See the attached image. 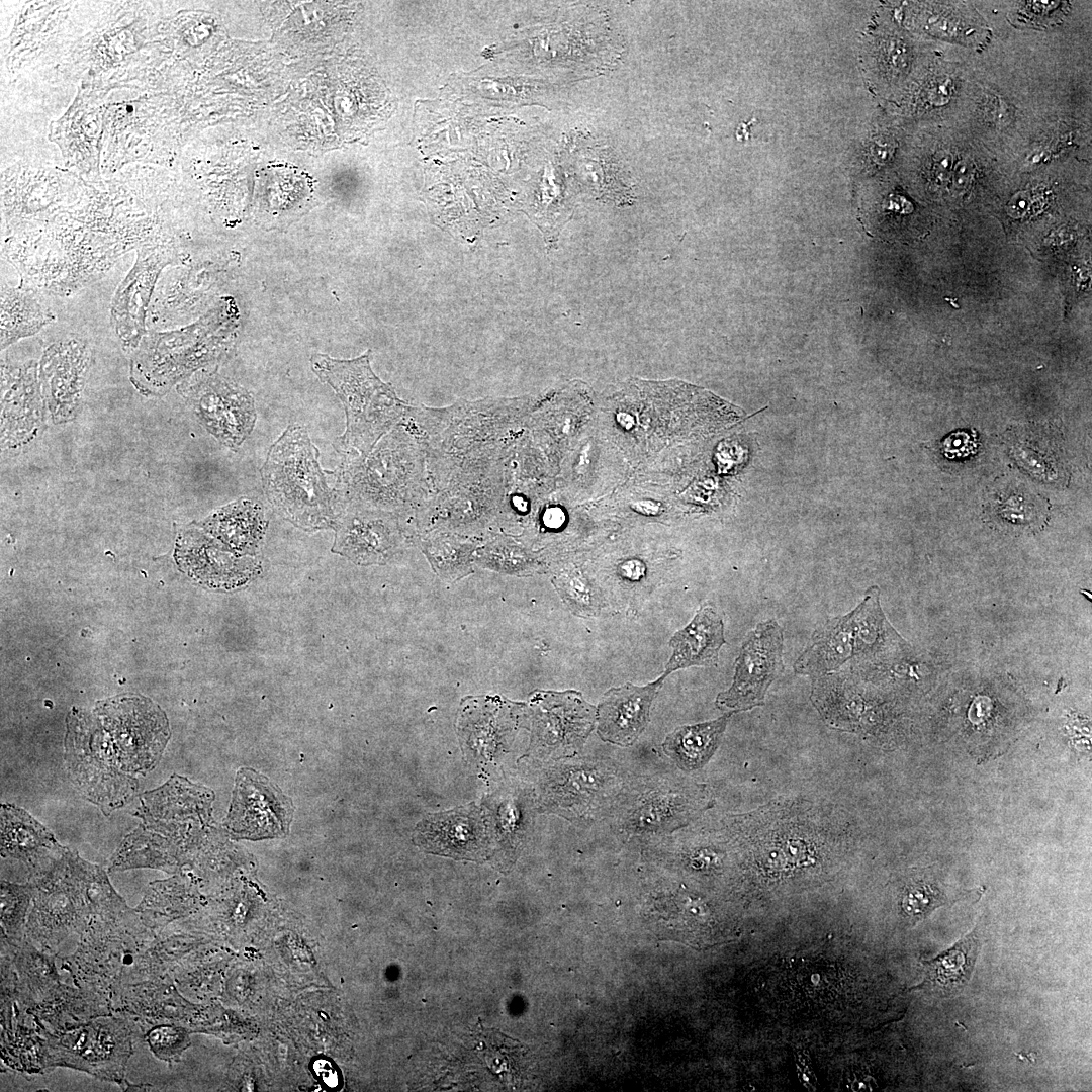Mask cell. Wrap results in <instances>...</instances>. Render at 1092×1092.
<instances>
[{
    "label": "cell",
    "mask_w": 1092,
    "mask_h": 1092,
    "mask_svg": "<svg viewBox=\"0 0 1092 1092\" xmlns=\"http://www.w3.org/2000/svg\"><path fill=\"white\" fill-rule=\"evenodd\" d=\"M370 358V350L348 360L325 354L311 357L314 373L335 390L345 408L346 430L337 446L355 460L367 458L378 441L413 411L390 384L374 374Z\"/></svg>",
    "instance_id": "1"
},
{
    "label": "cell",
    "mask_w": 1092,
    "mask_h": 1092,
    "mask_svg": "<svg viewBox=\"0 0 1092 1092\" xmlns=\"http://www.w3.org/2000/svg\"><path fill=\"white\" fill-rule=\"evenodd\" d=\"M155 935L136 911L118 920L91 918L76 950L64 959L63 968L74 985L111 1003L125 986L149 979L147 949Z\"/></svg>",
    "instance_id": "2"
},
{
    "label": "cell",
    "mask_w": 1092,
    "mask_h": 1092,
    "mask_svg": "<svg viewBox=\"0 0 1092 1092\" xmlns=\"http://www.w3.org/2000/svg\"><path fill=\"white\" fill-rule=\"evenodd\" d=\"M317 456L306 430L293 425L271 446L262 469L269 500L303 528L328 527L335 519L334 493Z\"/></svg>",
    "instance_id": "3"
},
{
    "label": "cell",
    "mask_w": 1092,
    "mask_h": 1092,
    "mask_svg": "<svg viewBox=\"0 0 1092 1092\" xmlns=\"http://www.w3.org/2000/svg\"><path fill=\"white\" fill-rule=\"evenodd\" d=\"M64 759L71 782L106 816L136 794L138 780L121 768L94 714L79 709L70 712Z\"/></svg>",
    "instance_id": "4"
},
{
    "label": "cell",
    "mask_w": 1092,
    "mask_h": 1092,
    "mask_svg": "<svg viewBox=\"0 0 1092 1092\" xmlns=\"http://www.w3.org/2000/svg\"><path fill=\"white\" fill-rule=\"evenodd\" d=\"M138 1031L141 1029L133 1022L115 1014L61 1033L43 1027L48 1068H73L124 1088L129 1085L125 1069Z\"/></svg>",
    "instance_id": "5"
},
{
    "label": "cell",
    "mask_w": 1092,
    "mask_h": 1092,
    "mask_svg": "<svg viewBox=\"0 0 1092 1092\" xmlns=\"http://www.w3.org/2000/svg\"><path fill=\"white\" fill-rule=\"evenodd\" d=\"M93 714L125 772L135 777L156 766L170 737L159 706L145 697L122 695L98 702Z\"/></svg>",
    "instance_id": "6"
},
{
    "label": "cell",
    "mask_w": 1092,
    "mask_h": 1092,
    "mask_svg": "<svg viewBox=\"0 0 1092 1092\" xmlns=\"http://www.w3.org/2000/svg\"><path fill=\"white\" fill-rule=\"evenodd\" d=\"M364 460L354 462L364 502L408 506L426 502L427 471L420 439L392 431Z\"/></svg>",
    "instance_id": "7"
},
{
    "label": "cell",
    "mask_w": 1092,
    "mask_h": 1092,
    "mask_svg": "<svg viewBox=\"0 0 1092 1092\" xmlns=\"http://www.w3.org/2000/svg\"><path fill=\"white\" fill-rule=\"evenodd\" d=\"M67 849L49 870L29 878L34 894L25 937L53 956L70 935H81L91 919L71 875Z\"/></svg>",
    "instance_id": "8"
},
{
    "label": "cell",
    "mask_w": 1092,
    "mask_h": 1092,
    "mask_svg": "<svg viewBox=\"0 0 1092 1092\" xmlns=\"http://www.w3.org/2000/svg\"><path fill=\"white\" fill-rule=\"evenodd\" d=\"M783 649L780 624L774 619L758 623L745 637L735 660L733 682L717 696V707L734 713L764 705L768 688L784 669Z\"/></svg>",
    "instance_id": "9"
},
{
    "label": "cell",
    "mask_w": 1092,
    "mask_h": 1092,
    "mask_svg": "<svg viewBox=\"0 0 1092 1092\" xmlns=\"http://www.w3.org/2000/svg\"><path fill=\"white\" fill-rule=\"evenodd\" d=\"M293 807L267 778L249 768L239 769L225 821L240 838H274L287 834Z\"/></svg>",
    "instance_id": "10"
},
{
    "label": "cell",
    "mask_w": 1092,
    "mask_h": 1092,
    "mask_svg": "<svg viewBox=\"0 0 1092 1092\" xmlns=\"http://www.w3.org/2000/svg\"><path fill=\"white\" fill-rule=\"evenodd\" d=\"M853 655L848 670L859 677L878 673L901 660L909 644L886 619L878 587L867 590L863 600L852 610Z\"/></svg>",
    "instance_id": "11"
},
{
    "label": "cell",
    "mask_w": 1092,
    "mask_h": 1092,
    "mask_svg": "<svg viewBox=\"0 0 1092 1092\" xmlns=\"http://www.w3.org/2000/svg\"><path fill=\"white\" fill-rule=\"evenodd\" d=\"M189 399L206 429L230 448L240 446L254 428L256 413L250 395L217 376L194 385Z\"/></svg>",
    "instance_id": "12"
},
{
    "label": "cell",
    "mask_w": 1092,
    "mask_h": 1092,
    "mask_svg": "<svg viewBox=\"0 0 1092 1092\" xmlns=\"http://www.w3.org/2000/svg\"><path fill=\"white\" fill-rule=\"evenodd\" d=\"M664 676L644 687L626 684L609 690L598 709V733L607 742L633 744L649 721L652 700Z\"/></svg>",
    "instance_id": "13"
},
{
    "label": "cell",
    "mask_w": 1092,
    "mask_h": 1092,
    "mask_svg": "<svg viewBox=\"0 0 1092 1092\" xmlns=\"http://www.w3.org/2000/svg\"><path fill=\"white\" fill-rule=\"evenodd\" d=\"M66 847L29 813L12 804L1 805V855L23 861L30 876L49 870Z\"/></svg>",
    "instance_id": "14"
},
{
    "label": "cell",
    "mask_w": 1092,
    "mask_h": 1092,
    "mask_svg": "<svg viewBox=\"0 0 1092 1092\" xmlns=\"http://www.w3.org/2000/svg\"><path fill=\"white\" fill-rule=\"evenodd\" d=\"M399 531L395 517L380 509L349 513L338 532L337 551L360 563L385 561L396 549Z\"/></svg>",
    "instance_id": "15"
},
{
    "label": "cell",
    "mask_w": 1092,
    "mask_h": 1092,
    "mask_svg": "<svg viewBox=\"0 0 1092 1092\" xmlns=\"http://www.w3.org/2000/svg\"><path fill=\"white\" fill-rule=\"evenodd\" d=\"M114 1014L133 1022L144 1033L180 1016L181 1004L168 976L146 979L122 988L112 999Z\"/></svg>",
    "instance_id": "16"
},
{
    "label": "cell",
    "mask_w": 1092,
    "mask_h": 1092,
    "mask_svg": "<svg viewBox=\"0 0 1092 1092\" xmlns=\"http://www.w3.org/2000/svg\"><path fill=\"white\" fill-rule=\"evenodd\" d=\"M30 1014L50 1032L61 1033L114 1013L111 1003L104 996L62 983L52 994L37 1002Z\"/></svg>",
    "instance_id": "17"
},
{
    "label": "cell",
    "mask_w": 1092,
    "mask_h": 1092,
    "mask_svg": "<svg viewBox=\"0 0 1092 1092\" xmlns=\"http://www.w3.org/2000/svg\"><path fill=\"white\" fill-rule=\"evenodd\" d=\"M853 614L829 618L812 634L794 663L798 675L819 677L842 668L853 655Z\"/></svg>",
    "instance_id": "18"
},
{
    "label": "cell",
    "mask_w": 1092,
    "mask_h": 1092,
    "mask_svg": "<svg viewBox=\"0 0 1092 1092\" xmlns=\"http://www.w3.org/2000/svg\"><path fill=\"white\" fill-rule=\"evenodd\" d=\"M724 644L721 616L712 606H702L690 624L671 638L673 655L666 665V672L695 665H715Z\"/></svg>",
    "instance_id": "19"
},
{
    "label": "cell",
    "mask_w": 1092,
    "mask_h": 1092,
    "mask_svg": "<svg viewBox=\"0 0 1092 1092\" xmlns=\"http://www.w3.org/2000/svg\"><path fill=\"white\" fill-rule=\"evenodd\" d=\"M1 949L10 956L17 974V1002L30 1014L37 1002L62 984L55 956L40 950L26 937L16 942L1 937Z\"/></svg>",
    "instance_id": "20"
},
{
    "label": "cell",
    "mask_w": 1092,
    "mask_h": 1092,
    "mask_svg": "<svg viewBox=\"0 0 1092 1092\" xmlns=\"http://www.w3.org/2000/svg\"><path fill=\"white\" fill-rule=\"evenodd\" d=\"M484 826L473 812H451L427 820L419 829L429 850L454 857L474 858L484 849Z\"/></svg>",
    "instance_id": "21"
},
{
    "label": "cell",
    "mask_w": 1092,
    "mask_h": 1092,
    "mask_svg": "<svg viewBox=\"0 0 1092 1092\" xmlns=\"http://www.w3.org/2000/svg\"><path fill=\"white\" fill-rule=\"evenodd\" d=\"M67 861L78 892L91 918L118 920L135 912L117 894L105 871L67 849Z\"/></svg>",
    "instance_id": "22"
},
{
    "label": "cell",
    "mask_w": 1092,
    "mask_h": 1092,
    "mask_svg": "<svg viewBox=\"0 0 1092 1092\" xmlns=\"http://www.w3.org/2000/svg\"><path fill=\"white\" fill-rule=\"evenodd\" d=\"M732 714L676 728L666 736L662 744L664 752L682 769L702 767L717 749Z\"/></svg>",
    "instance_id": "23"
},
{
    "label": "cell",
    "mask_w": 1092,
    "mask_h": 1092,
    "mask_svg": "<svg viewBox=\"0 0 1092 1092\" xmlns=\"http://www.w3.org/2000/svg\"><path fill=\"white\" fill-rule=\"evenodd\" d=\"M201 526L235 549L250 552L257 546L265 522L259 504L242 498L214 512Z\"/></svg>",
    "instance_id": "24"
},
{
    "label": "cell",
    "mask_w": 1092,
    "mask_h": 1092,
    "mask_svg": "<svg viewBox=\"0 0 1092 1092\" xmlns=\"http://www.w3.org/2000/svg\"><path fill=\"white\" fill-rule=\"evenodd\" d=\"M177 851L173 843L161 834L141 824L120 843L111 857L112 872L138 868L175 871Z\"/></svg>",
    "instance_id": "25"
},
{
    "label": "cell",
    "mask_w": 1092,
    "mask_h": 1092,
    "mask_svg": "<svg viewBox=\"0 0 1092 1092\" xmlns=\"http://www.w3.org/2000/svg\"><path fill=\"white\" fill-rule=\"evenodd\" d=\"M976 931L960 939L953 946L931 961L924 962V984L941 995L961 991L969 981L980 949Z\"/></svg>",
    "instance_id": "26"
},
{
    "label": "cell",
    "mask_w": 1092,
    "mask_h": 1092,
    "mask_svg": "<svg viewBox=\"0 0 1092 1092\" xmlns=\"http://www.w3.org/2000/svg\"><path fill=\"white\" fill-rule=\"evenodd\" d=\"M50 315L37 300L26 292L2 290V348L20 337L35 333Z\"/></svg>",
    "instance_id": "27"
},
{
    "label": "cell",
    "mask_w": 1092,
    "mask_h": 1092,
    "mask_svg": "<svg viewBox=\"0 0 1092 1092\" xmlns=\"http://www.w3.org/2000/svg\"><path fill=\"white\" fill-rule=\"evenodd\" d=\"M34 894L33 884L1 880V937L16 942L25 937V925Z\"/></svg>",
    "instance_id": "28"
},
{
    "label": "cell",
    "mask_w": 1092,
    "mask_h": 1092,
    "mask_svg": "<svg viewBox=\"0 0 1092 1092\" xmlns=\"http://www.w3.org/2000/svg\"><path fill=\"white\" fill-rule=\"evenodd\" d=\"M473 548L471 542L446 534L432 536L423 542V551L431 564L445 575L467 572Z\"/></svg>",
    "instance_id": "29"
},
{
    "label": "cell",
    "mask_w": 1092,
    "mask_h": 1092,
    "mask_svg": "<svg viewBox=\"0 0 1092 1092\" xmlns=\"http://www.w3.org/2000/svg\"><path fill=\"white\" fill-rule=\"evenodd\" d=\"M479 561L487 567L507 572H521L530 567L532 558L513 542L497 538L478 552Z\"/></svg>",
    "instance_id": "30"
},
{
    "label": "cell",
    "mask_w": 1092,
    "mask_h": 1092,
    "mask_svg": "<svg viewBox=\"0 0 1092 1092\" xmlns=\"http://www.w3.org/2000/svg\"><path fill=\"white\" fill-rule=\"evenodd\" d=\"M151 1052L160 1060L172 1062L187 1045L184 1029L172 1024H159L145 1032Z\"/></svg>",
    "instance_id": "31"
},
{
    "label": "cell",
    "mask_w": 1092,
    "mask_h": 1092,
    "mask_svg": "<svg viewBox=\"0 0 1092 1092\" xmlns=\"http://www.w3.org/2000/svg\"><path fill=\"white\" fill-rule=\"evenodd\" d=\"M927 885H914L908 889L904 898V909L908 914H924L931 907H935L936 895Z\"/></svg>",
    "instance_id": "32"
},
{
    "label": "cell",
    "mask_w": 1092,
    "mask_h": 1092,
    "mask_svg": "<svg viewBox=\"0 0 1092 1092\" xmlns=\"http://www.w3.org/2000/svg\"><path fill=\"white\" fill-rule=\"evenodd\" d=\"M557 580L559 581V587L565 589L567 597L571 598L576 604L580 606L588 604L589 595L586 581L578 570H566L559 575Z\"/></svg>",
    "instance_id": "33"
},
{
    "label": "cell",
    "mask_w": 1092,
    "mask_h": 1092,
    "mask_svg": "<svg viewBox=\"0 0 1092 1092\" xmlns=\"http://www.w3.org/2000/svg\"><path fill=\"white\" fill-rule=\"evenodd\" d=\"M987 118L998 126H1006L1013 119V109L1000 96L989 95L984 103Z\"/></svg>",
    "instance_id": "34"
},
{
    "label": "cell",
    "mask_w": 1092,
    "mask_h": 1092,
    "mask_svg": "<svg viewBox=\"0 0 1092 1092\" xmlns=\"http://www.w3.org/2000/svg\"><path fill=\"white\" fill-rule=\"evenodd\" d=\"M952 91V80L947 76H941L933 80L929 85L927 99L934 106H942L950 100Z\"/></svg>",
    "instance_id": "35"
},
{
    "label": "cell",
    "mask_w": 1092,
    "mask_h": 1092,
    "mask_svg": "<svg viewBox=\"0 0 1092 1092\" xmlns=\"http://www.w3.org/2000/svg\"><path fill=\"white\" fill-rule=\"evenodd\" d=\"M953 169V156L942 150L935 153L930 164V174L936 183H943L950 178Z\"/></svg>",
    "instance_id": "36"
},
{
    "label": "cell",
    "mask_w": 1092,
    "mask_h": 1092,
    "mask_svg": "<svg viewBox=\"0 0 1092 1092\" xmlns=\"http://www.w3.org/2000/svg\"><path fill=\"white\" fill-rule=\"evenodd\" d=\"M973 176L974 164L969 158H964L953 166L950 175L952 186L958 191L965 190L971 183Z\"/></svg>",
    "instance_id": "37"
},
{
    "label": "cell",
    "mask_w": 1092,
    "mask_h": 1092,
    "mask_svg": "<svg viewBox=\"0 0 1092 1092\" xmlns=\"http://www.w3.org/2000/svg\"><path fill=\"white\" fill-rule=\"evenodd\" d=\"M894 144L885 136L876 138L870 145V158L878 165L887 164L893 157Z\"/></svg>",
    "instance_id": "38"
},
{
    "label": "cell",
    "mask_w": 1092,
    "mask_h": 1092,
    "mask_svg": "<svg viewBox=\"0 0 1092 1092\" xmlns=\"http://www.w3.org/2000/svg\"><path fill=\"white\" fill-rule=\"evenodd\" d=\"M312 1070L318 1080L328 1088L335 1089L339 1085V1074L334 1065L325 1059H317L312 1064Z\"/></svg>",
    "instance_id": "39"
},
{
    "label": "cell",
    "mask_w": 1092,
    "mask_h": 1092,
    "mask_svg": "<svg viewBox=\"0 0 1092 1092\" xmlns=\"http://www.w3.org/2000/svg\"><path fill=\"white\" fill-rule=\"evenodd\" d=\"M1032 206L1031 195L1022 191L1012 197L1008 204V211L1014 217H1021L1026 215Z\"/></svg>",
    "instance_id": "40"
},
{
    "label": "cell",
    "mask_w": 1092,
    "mask_h": 1092,
    "mask_svg": "<svg viewBox=\"0 0 1092 1092\" xmlns=\"http://www.w3.org/2000/svg\"><path fill=\"white\" fill-rule=\"evenodd\" d=\"M621 575L629 580H639L645 573V566L638 560H628L619 566Z\"/></svg>",
    "instance_id": "41"
},
{
    "label": "cell",
    "mask_w": 1092,
    "mask_h": 1092,
    "mask_svg": "<svg viewBox=\"0 0 1092 1092\" xmlns=\"http://www.w3.org/2000/svg\"><path fill=\"white\" fill-rule=\"evenodd\" d=\"M632 507L635 511L645 515H655L660 510L659 506L651 500H640L633 504Z\"/></svg>",
    "instance_id": "42"
},
{
    "label": "cell",
    "mask_w": 1092,
    "mask_h": 1092,
    "mask_svg": "<svg viewBox=\"0 0 1092 1092\" xmlns=\"http://www.w3.org/2000/svg\"><path fill=\"white\" fill-rule=\"evenodd\" d=\"M564 521L563 513L556 508L547 511L545 515V522L548 526L557 527Z\"/></svg>",
    "instance_id": "43"
}]
</instances>
